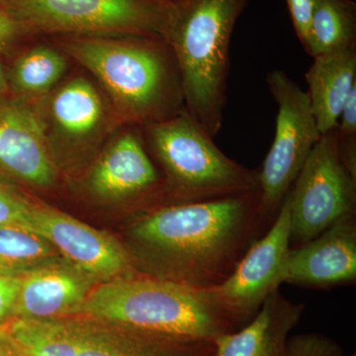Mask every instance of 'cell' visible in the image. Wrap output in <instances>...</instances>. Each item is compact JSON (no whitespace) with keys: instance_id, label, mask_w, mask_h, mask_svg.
<instances>
[{"instance_id":"603a6c76","label":"cell","mask_w":356,"mask_h":356,"mask_svg":"<svg viewBox=\"0 0 356 356\" xmlns=\"http://www.w3.org/2000/svg\"><path fill=\"white\" fill-rule=\"evenodd\" d=\"M30 201L0 180V227L29 224Z\"/></svg>"},{"instance_id":"4316f807","label":"cell","mask_w":356,"mask_h":356,"mask_svg":"<svg viewBox=\"0 0 356 356\" xmlns=\"http://www.w3.org/2000/svg\"><path fill=\"white\" fill-rule=\"evenodd\" d=\"M336 132L341 140L356 138V86L344 103Z\"/></svg>"},{"instance_id":"8fae6325","label":"cell","mask_w":356,"mask_h":356,"mask_svg":"<svg viewBox=\"0 0 356 356\" xmlns=\"http://www.w3.org/2000/svg\"><path fill=\"white\" fill-rule=\"evenodd\" d=\"M28 228L46 238L63 259L97 283L132 271V254L116 238L60 211L30 201Z\"/></svg>"},{"instance_id":"8992f818","label":"cell","mask_w":356,"mask_h":356,"mask_svg":"<svg viewBox=\"0 0 356 356\" xmlns=\"http://www.w3.org/2000/svg\"><path fill=\"white\" fill-rule=\"evenodd\" d=\"M168 0H0L32 35L161 39Z\"/></svg>"},{"instance_id":"7402d4cb","label":"cell","mask_w":356,"mask_h":356,"mask_svg":"<svg viewBox=\"0 0 356 356\" xmlns=\"http://www.w3.org/2000/svg\"><path fill=\"white\" fill-rule=\"evenodd\" d=\"M284 356H343V353L334 339L312 332L289 337Z\"/></svg>"},{"instance_id":"5b68a950","label":"cell","mask_w":356,"mask_h":356,"mask_svg":"<svg viewBox=\"0 0 356 356\" xmlns=\"http://www.w3.org/2000/svg\"><path fill=\"white\" fill-rule=\"evenodd\" d=\"M145 133L177 196L175 204L259 191V170H250L227 156L186 110L147 124Z\"/></svg>"},{"instance_id":"ffe728a7","label":"cell","mask_w":356,"mask_h":356,"mask_svg":"<svg viewBox=\"0 0 356 356\" xmlns=\"http://www.w3.org/2000/svg\"><path fill=\"white\" fill-rule=\"evenodd\" d=\"M67 69V60L56 49L44 44L25 51L16 60L8 77L9 88L21 100L43 97L55 88Z\"/></svg>"},{"instance_id":"484cf974","label":"cell","mask_w":356,"mask_h":356,"mask_svg":"<svg viewBox=\"0 0 356 356\" xmlns=\"http://www.w3.org/2000/svg\"><path fill=\"white\" fill-rule=\"evenodd\" d=\"M28 35L32 34L19 20L0 8V53L9 50Z\"/></svg>"},{"instance_id":"ba28073f","label":"cell","mask_w":356,"mask_h":356,"mask_svg":"<svg viewBox=\"0 0 356 356\" xmlns=\"http://www.w3.org/2000/svg\"><path fill=\"white\" fill-rule=\"evenodd\" d=\"M288 193L291 242L303 245L355 213L356 179L339 151L336 129L322 135Z\"/></svg>"},{"instance_id":"cb8c5ba5","label":"cell","mask_w":356,"mask_h":356,"mask_svg":"<svg viewBox=\"0 0 356 356\" xmlns=\"http://www.w3.org/2000/svg\"><path fill=\"white\" fill-rule=\"evenodd\" d=\"M19 285L20 275L0 270V329L13 318Z\"/></svg>"},{"instance_id":"ac0fdd59","label":"cell","mask_w":356,"mask_h":356,"mask_svg":"<svg viewBox=\"0 0 356 356\" xmlns=\"http://www.w3.org/2000/svg\"><path fill=\"white\" fill-rule=\"evenodd\" d=\"M306 72L311 108L321 135L337 128L344 103L356 86V47L313 58Z\"/></svg>"},{"instance_id":"9a60e30c","label":"cell","mask_w":356,"mask_h":356,"mask_svg":"<svg viewBox=\"0 0 356 356\" xmlns=\"http://www.w3.org/2000/svg\"><path fill=\"white\" fill-rule=\"evenodd\" d=\"M98 284L62 257L20 275L13 318L50 320L74 315Z\"/></svg>"},{"instance_id":"5bb4252c","label":"cell","mask_w":356,"mask_h":356,"mask_svg":"<svg viewBox=\"0 0 356 356\" xmlns=\"http://www.w3.org/2000/svg\"><path fill=\"white\" fill-rule=\"evenodd\" d=\"M63 318L74 346L72 356H213V343L127 329L83 316Z\"/></svg>"},{"instance_id":"9c48e42d","label":"cell","mask_w":356,"mask_h":356,"mask_svg":"<svg viewBox=\"0 0 356 356\" xmlns=\"http://www.w3.org/2000/svg\"><path fill=\"white\" fill-rule=\"evenodd\" d=\"M290 201H283L270 229L243 255L234 270L216 286L200 289L234 323L254 318L269 295L285 281L290 243Z\"/></svg>"},{"instance_id":"52a82bcc","label":"cell","mask_w":356,"mask_h":356,"mask_svg":"<svg viewBox=\"0 0 356 356\" xmlns=\"http://www.w3.org/2000/svg\"><path fill=\"white\" fill-rule=\"evenodd\" d=\"M266 83L278 114L273 145L259 170V193L262 209L274 218L322 135L308 93L283 70L269 72Z\"/></svg>"},{"instance_id":"7c38bea8","label":"cell","mask_w":356,"mask_h":356,"mask_svg":"<svg viewBox=\"0 0 356 356\" xmlns=\"http://www.w3.org/2000/svg\"><path fill=\"white\" fill-rule=\"evenodd\" d=\"M58 166L32 105L0 97V175L34 187H49Z\"/></svg>"},{"instance_id":"4fadbf2b","label":"cell","mask_w":356,"mask_h":356,"mask_svg":"<svg viewBox=\"0 0 356 356\" xmlns=\"http://www.w3.org/2000/svg\"><path fill=\"white\" fill-rule=\"evenodd\" d=\"M356 280L355 213L346 215L288 254L284 283L310 287L348 284Z\"/></svg>"},{"instance_id":"d6986e66","label":"cell","mask_w":356,"mask_h":356,"mask_svg":"<svg viewBox=\"0 0 356 356\" xmlns=\"http://www.w3.org/2000/svg\"><path fill=\"white\" fill-rule=\"evenodd\" d=\"M356 47L353 0H315L305 51L312 58Z\"/></svg>"},{"instance_id":"2e32d148","label":"cell","mask_w":356,"mask_h":356,"mask_svg":"<svg viewBox=\"0 0 356 356\" xmlns=\"http://www.w3.org/2000/svg\"><path fill=\"white\" fill-rule=\"evenodd\" d=\"M158 184V172L135 132L117 137L95 161L88 177L89 191L103 200L139 197Z\"/></svg>"},{"instance_id":"7a4b0ae2","label":"cell","mask_w":356,"mask_h":356,"mask_svg":"<svg viewBox=\"0 0 356 356\" xmlns=\"http://www.w3.org/2000/svg\"><path fill=\"white\" fill-rule=\"evenodd\" d=\"M64 37L63 51L102 84L119 121L145 126L185 109L177 60L163 39Z\"/></svg>"},{"instance_id":"83f0119b","label":"cell","mask_w":356,"mask_h":356,"mask_svg":"<svg viewBox=\"0 0 356 356\" xmlns=\"http://www.w3.org/2000/svg\"><path fill=\"white\" fill-rule=\"evenodd\" d=\"M8 77L6 70L3 69V65L0 63V97L1 96H6V93L9 91Z\"/></svg>"},{"instance_id":"6da1fadb","label":"cell","mask_w":356,"mask_h":356,"mask_svg":"<svg viewBox=\"0 0 356 356\" xmlns=\"http://www.w3.org/2000/svg\"><path fill=\"white\" fill-rule=\"evenodd\" d=\"M269 218L257 191L156 208L134 222L130 234L153 264L146 275L205 289L228 277Z\"/></svg>"},{"instance_id":"d4e9b609","label":"cell","mask_w":356,"mask_h":356,"mask_svg":"<svg viewBox=\"0 0 356 356\" xmlns=\"http://www.w3.org/2000/svg\"><path fill=\"white\" fill-rule=\"evenodd\" d=\"M286 2L295 31L305 49L308 43L315 0H286Z\"/></svg>"},{"instance_id":"e0dca14e","label":"cell","mask_w":356,"mask_h":356,"mask_svg":"<svg viewBox=\"0 0 356 356\" xmlns=\"http://www.w3.org/2000/svg\"><path fill=\"white\" fill-rule=\"evenodd\" d=\"M305 311L280 289L267 297L247 327L224 332L213 341V356H284L290 332Z\"/></svg>"},{"instance_id":"30bf717a","label":"cell","mask_w":356,"mask_h":356,"mask_svg":"<svg viewBox=\"0 0 356 356\" xmlns=\"http://www.w3.org/2000/svg\"><path fill=\"white\" fill-rule=\"evenodd\" d=\"M31 105L57 166L58 161L86 153L108 130L106 104L84 77L54 88Z\"/></svg>"},{"instance_id":"f546056e","label":"cell","mask_w":356,"mask_h":356,"mask_svg":"<svg viewBox=\"0 0 356 356\" xmlns=\"http://www.w3.org/2000/svg\"><path fill=\"white\" fill-rule=\"evenodd\" d=\"M351 356H355V355H351Z\"/></svg>"},{"instance_id":"277c9868","label":"cell","mask_w":356,"mask_h":356,"mask_svg":"<svg viewBox=\"0 0 356 356\" xmlns=\"http://www.w3.org/2000/svg\"><path fill=\"white\" fill-rule=\"evenodd\" d=\"M72 316L207 343L234 324L200 289L131 274L96 284Z\"/></svg>"},{"instance_id":"3957f363","label":"cell","mask_w":356,"mask_h":356,"mask_svg":"<svg viewBox=\"0 0 356 356\" xmlns=\"http://www.w3.org/2000/svg\"><path fill=\"white\" fill-rule=\"evenodd\" d=\"M250 0H168L161 39L177 60L185 110L211 137L227 104L229 44Z\"/></svg>"},{"instance_id":"44dd1931","label":"cell","mask_w":356,"mask_h":356,"mask_svg":"<svg viewBox=\"0 0 356 356\" xmlns=\"http://www.w3.org/2000/svg\"><path fill=\"white\" fill-rule=\"evenodd\" d=\"M60 257L56 248L33 229L19 225L0 227V270L21 275Z\"/></svg>"},{"instance_id":"f1b7e54d","label":"cell","mask_w":356,"mask_h":356,"mask_svg":"<svg viewBox=\"0 0 356 356\" xmlns=\"http://www.w3.org/2000/svg\"><path fill=\"white\" fill-rule=\"evenodd\" d=\"M0 356H17L13 351L7 348L6 346H3L0 343Z\"/></svg>"}]
</instances>
